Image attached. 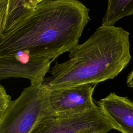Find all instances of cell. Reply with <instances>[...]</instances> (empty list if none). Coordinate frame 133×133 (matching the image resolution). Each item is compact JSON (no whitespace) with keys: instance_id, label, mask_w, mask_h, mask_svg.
<instances>
[{"instance_id":"cell-3","label":"cell","mask_w":133,"mask_h":133,"mask_svg":"<svg viewBox=\"0 0 133 133\" xmlns=\"http://www.w3.org/2000/svg\"><path fill=\"white\" fill-rule=\"evenodd\" d=\"M52 114L49 89L30 85L11 101L0 119V133H31L44 117Z\"/></svg>"},{"instance_id":"cell-11","label":"cell","mask_w":133,"mask_h":133,"mask_svg":"<svg viewBox=\"0 0 133 133\" xmlns=\"http://www.w3.org/2000/svg\"><path fill=\"white\" fill-rule=\"evenodd\" d=\"M7 0H0V34L2 32V25L5 15Z\"/></svg>"},{"instance_id":"cell-12","label":"cell","mask_w":133,"mask_h":133,"mask_svg":"<svg viewBox=\"0 0 133 133\" xmlns=\"http://www.w3.org/2000/svg\"><path fill=\"white\" fill-rule=\"evenodd\" d=\"M126 83L128 87L133 89V70L128 75Z\"/></svg>"},{"instance_id":"cell-9","label":"cell","mask_w":133,"mask_h":133,"mask_svg":"<svg viewBox=\"0 0 133 133\" xmlns=\"http://www.w3.org/2000/svg\"><path fill=\"white\" fill-rule=\"evenodd\" d=\"M30 8V0H7L1 32L5 31L24 9Z\"/></svg>"},{"instance_id":"cell-10","label":"cell","mask_w":133,"mask_h":133,"mask_svg":"<svg viewBox=\"0 0 133 133\" xmlns=\"http://www.w3.org/2000/svg\"><path fill=\"white\" fill-rule=\"evenodd\" d=\"M11 101V96L7 94L4 87L0 84V119Z\"/></svg>"},{"instance_id":"cell-2","label":"cell","mask_w":133,"mask_h":133,"mask_svg":"<svg viewBox=\"0 0 133 133\" xmlns=\"http://www.w3.org/2000/svg\"><path fill=\"white\" fill-rule=\"evenodd\" d=\"M56 63L43 85L49 89L97 84L114 78L131 60L129 33L121 27L101 25Z\"/></svg>"},{"instance_id":"cell-8","label":"cell","mask_w":133,"mask_h":133,"mask_svg":"<svg viewBox=\"0 0 133 133\" xmlns=\"http://www.w3.org/2000/svg\"><path fill=\"white\" fill-rule=\"evenodd\" d=\"M133 15V0H108L102 25H114L119 19Z\"/></svg>"},{"instance_id":"cell-6","label":"cell","mask_w":133,"mask_h":133,"mask_svg":"<svg viewBox=\"0 0 133 133\" xmlns=\"http://www.w3.org/2000/svg\"><path fill=\"white\" fill-rule=\"evenodd\" d=\"M52 61L46 58H32L21 52L0 57V81L24 78L30 81L31 85L42 84Z\"/></svg>"},{"instance_id":"cell-4","label":"cell","mask_w":133,"mask_h":133,"mask_svg":"<svg viewBox=\"0 0 133 133\" xmlns=\"http://www.w3.org/2000/svg\"><path fill=\"white\" fill-rule=\"evenodd\" d=\"M114 129L96 103L89 110L70 115L53 114L44 117L31 133H108Z\"/></svg>"},{"instance_id":"cell-7","label":"cell","mask_w":133,"mask_h":133,"mask_svg":"<svg viewBox=\"0 0 133 133\" xmlns=\"http://www.w3.org/2000/svg\"><path fill=\"white\" fill-rule=\"evenodd\" d=\"M114 129L133 133V102L126 97L110 93L96 102Z\"/></svg>"},{"instance_id":"cell-1","label":"cell","mask_w":133,"mask_h":133,"mask_svg":"<svg viewBox=\"0 0 133 133\" xmlns=\"http://www.w3.org/2000/svg\"><path fill=\"white\" fill-rule=\"evenodd\" d=\"M78 0H44L24 9L0 34V57L18 52L52 61L79 45L90 21Z\"/></svg>"},{"instance_id":"cell-5","label":"cell","mask_w":133,"mask_h":133,"mask_svg":"<svg viewBox=\"0 0 133 133\" xmlns=\"http://www.w3.org/2000/svg\"><path fill=\"white\" fill-rule=\"evenodd\" d=\"M96 84H87L49 89L52 114L70 115L86 112L96 104L92 95Z\"/></svg>"},{"instance_id":"cell-13","label":"cell","mask_w":133,"mask_h":133,"mask_svg":"<svg viewBox=\"0 0 133 133\" xmlns=\"http://www.w3.org/2000/svg\"><path fill=\"white\" fill-rule=\"evenodd\" d=\"M44 0H30V5L31 7H34L35 5H36L37 4L40 3L41 2L43 1Z\"/></svg>"}]
</instances>
